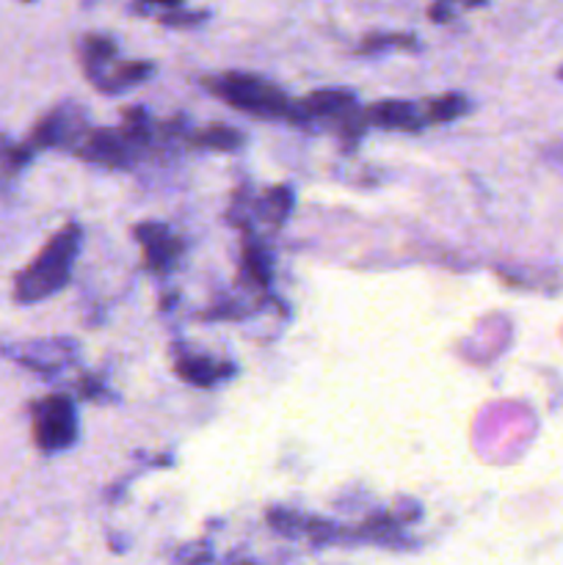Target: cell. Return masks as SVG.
<instances>
[{
    "instance_id": "1",
    "label": "cell",
    "mask_w": 563,
    "mask_h": 565,
    "mask_svg": "<svg viewBox=\"0 0 563 565\" xmlns=\"http://www.w3.org/2000/svg\"><path fill=\"white\" fill-rule=\"evenodd\" d=\"M83 232L77 224H66L64 230L50 237L47 246L39 252V257L17 276L14 298L20 303H36L44 298L55 296L70 285L72 265H75L77 252H81Z\"/></svg>"
},
{
    "instance_id": "2",
    "label": "cell",
    "mask_w": 563,
    "mask_h": 565,
    "mask_svg": "<svg viewBox=\"0 0 563 565\" xmlns=\"http://www.w3.org/2000/svg\"><path fill=\"white\" fill-rule=\"evenodd\" d=\"M204 86L213 94H219L224 103H230L232 108L246 110L252 116H263V119H290L293 121V108L296 103L287 99V94L282 88H276L274 83L263 81V77L243 75V72H230V75L208 77Z\"/></svg>"
},
{
    "instance_id": "3",
    "label": "cell",
    "mask_w": 563,
    "mask_h": 565,
    "mask_svg": "<svg viewBox=\"0 0 563 565\" xmlns=\"http://www.w3.org/2000/svg\"><path fill=\"white\" fill-rule=\"evenodd\" d=\"M33 441L42 452L70 450L81 434L75 403L66 395H47L31 406Z\"/></svg>"
},
{
    "instance_id": "4",
    "label": "cell",
    "mask_w": 563,
    "mask_h": 565,
    "mask_svg": "<svg viewBox=\"0 0 563 565\" xmlns=\"http://www.w3.org/2000/svg\"><path fill=\"white\" fill-rule=\"evenodd\" d=\"M86 119L83 110L75 105H61V108L50 110L33 130V149H75L86 138Z\"/></svg>"
},
{
    "instance_id": "5",
    "label": "cell",
    "mask_w": 563,
    "mask_h": 565,
    "mask_svg": "<svg viewBox=\"0 0 563 565\" xmlns=\"http://www.w3.org/2000/svg\"><path fill=\"white\" fill-rule=\"evenodd\" d=\"M312 119H340L348 127L359 125L362 116H357V97L346 88H323V92L309 94L307 99L296 103L293 108V121H312Z\"/></svg>"
},
{
    "instance_id": "6",
    "label": "cell",
    "mask_w": 563,
    "mask_h": 565,
    "mask_svg": "<svg viewBox=\"0 0 563 565\" xmlns=\"http://www.w3.org/2000/svg\"><path fill=\"white\" fill-rule=\"evenodd\" d=\"M138 243L144 246V257L155 274H169L180 257V241L174 232L163 224H141L136 230Z\"/></svg>"
},
{
    "instance_id": "7",
    "label": "cell",
    "mask_w": 563,
    "mask_h": 565,
    "mask_svg": "<svg viewBox=\"0 0 563 565\" xmlns=\"http://www.w3.org/2000/svg\"><path fill=\"white\" fill-rule=\"evenodd\" d=\"M362 121L384 127V130H419V127L428 125V116L406 99H384V103H375L373 108L364 110Z\"/></svg>"
},
{
    "instance_id": "8",
    "label": "cell",
    "mask_w": 563,
    "mask_h": 565,
    "mask_svg": "<svg viewBox=\"0 0 563 565\" xmlns=\"http://www.w3.org/2000/svg\"><path fill=\"white\" fill-rule=\"evenodd\" d=\"M177 373L180 379H185L188 384L193 386H213L219 381L230 379L235 373V367L226 362H215V359L208 356H185L177 362Z\"/></svg>"
},
{
    "instance_id": "9",
    "label": "cell",
    "mask_w": 563,
    "mask_h": 565,
    "mask_svg": "<svg viewBox=\"0 0 563 565\" xmlns=\"http://www.w3.org/2000/svg\"><path fill=\"white\" fill-rule=\"evenodd\" d=\"M33 143H17L11 138L0 136V193L9 191L11 185L17 182V177L22 174L28 163L33 160Z\"/></svg>"
},
{
    "instance_id": "10",
    "label": "cell",
    "mask_w": 563,
    "mask_h": 565,
    "mask_svg": "<svg viewBox=\"0 0 563 565\" xmlns=\"http://www.w3.org/2000/svg\"><path fill=\"white\" fill-rule=\"evenodd\" d=\"M116 55V44L108 36H86L83 39V66H86V75L92 77V83H97L103 77L105 66L110 64V58Z\"/></svg>"
},
{
    "instance_id": "11",
    "label": "cell",
    "mask_w": 563,
    "mask_h": 565,
    "mask_svg": "<svg viewBox=\"0 0 563 565\" xmlns=\"http://www.w3.org/2000/svg\"><path fill=\"white\" fill-rule=\"evenodd\" d=\"M149 75H152V64H144V61L119 64V66H116L114 75L105 77L103 86H99V92H108V94L125 92V88H130V86H136V83L147 81Z\"/></svg>"
},
{
    "instance_id": "12",
    "label": "cell",
    "mask_w": 563,
    "mask_h": 565,
    "mask_svg": "<svg viewBox=\"0 0 563 565\" xmlns=\"http://www.w3.org/2000/svg\"><path fill=\"white\" fill-rule=\"evenodd\" d=\"M469 110V103L464 94H445V97L431 99L425 116H428V125H445V121L458 119Z\"/></svg>"
},
{
    "instance_id": "13",
    "label": "cell",
    "mask_w": 563,
    "mask_h": 565,
    "mask_svg": "<svg viewBox=\"0 0 563 565\" xmlns=\"http://www.w3.org/2000/svg\"><path fill=\"white\" fill-rule=\"evenodd\" d=\"M193 143H199V147H204V149H224V152H230V149L241 147L243 136L237 130H232V127L213 125V127H204V130L193 132Z\"/></svg>"
},
{
    "instance_id": "14",
    "label": "cell",
    "mask_w": 563,
    "mask_h": 565,
    "mask_svg": "<svg viewBox=\"0 0 563 565\" xmlns=\"http://www.w3.org/2000/svg\"><path fill=\"white\" fill-rule=\"evenodd\" d=\"M243 268H246V274L252 276L257 285H268L270 259L259 243H246V248H243Z\"/></svg>"
},
{
    "instance_id": "15",
    "label": "cell",
    "mask_w": 563,
    "mask_h": 565,
    "mask_svg": "<svg viewBox=\"0 0 563 565\" xmlns=\"http://www.w3.org/2000/svg\"><path fill=\"white\" fill-rule=\"evenodd\" d=\"M414 39L408 33H381V36H368L359 53H375L381 47H414Z\"/></svg>"
},
{
    "instance_id": "16",
    "label": "cell",
    "mask_w": 563,
    "mask_h": 565,
    "mask_svg": "<svg viewBox=\"0 0 563 565\" xmlns=\"http://www.w3.org/2000/svg\"><path fill=\"white\" fill-rule=\"evenodd\" d=\"M204 11H199V14H188V11H174V14H166V17H160V20H163V25H193V22H199V20H204Z\"/></svg>"
},
{
    "instance_id": "17",
    "label": "cell",
    "mask_w": 563,
    "mask_h": 565,
    "mask_svg": "<svg viewBox=\"0 0 563 565\" xmlns=\"http://www.w3.org/2000/svg\"><path fill=\"white\" fill-rule=\"evenodd\" d=\"M141 3H149V6H166V9H177V6H180L182 0H141Z\"/></svg>"
},
{
    "instance_id": "18",
    "label": "cell",
    "mask_w": 563,
    "mask_h": 565,
    "mask_svg": "<svg viewBox=\"0 0 563 565\" xmlns=\"http://www.w3.org/2000/svg\"><path fill=\"white\" fill-rule=\"evenodd\" d=\"M461 3H464V6H484L486 0H461Z\"/></svg>"
}]
</instances>
